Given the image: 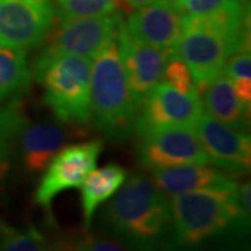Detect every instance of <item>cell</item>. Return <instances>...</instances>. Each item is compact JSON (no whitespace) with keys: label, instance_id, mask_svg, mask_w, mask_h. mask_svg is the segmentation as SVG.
Returning <instances> with one entry per match:
<instances>
[{"label":"cell","instance_id":"1","mask_svg":"<svg viewBox=\"0 0 251 251\" xmlns=\"http://www.w3.org/2000/svg\"><path fill=\"white\" fill-rule=\"evenodd\" d=\"M237 52H250L247 0L204 16H183L173 53L187 66L197 92L221 75L227 59Z\"/></svg>","mask_w":251,"mask_h":251},{"label":"cell","instance_id":"2","mask_svg":"<svg viewBox=\"0 0 251 251\" xmlns=\"http://www.w3.org/2000/svg\"><path fill=\"white\" fill-rule=\"evenodd\" d=\"M99 222L131 251H158L171 230V201L152 179L135 173L102 208Z\"/></svg>","mask_w":251,"mask_h":251},{"label":"cell","instance_id":"3","mask_svg":"<svg viewBox=\"0 0 251 251\" xmlns=\"http://www.w3.org/2000/svg\"><path fill=\"white\" fill-rule=\"evenodd\" d=\"M239 204V186L230 180L215 187L173 196L171 200V246L191 250L211 242L229 229H246Z\"/></svg>","mask_w":251,"mask_h":251},{"label":"cell","instance_id":"4","mask_svg":"<svg viewBox=\"0 0 251 251\" xmlns=\"http://www.w3.org/2000/svg\"><path fill=\"white\" fill-rule=\"evenodd\" d=\"M90 105L92 123L110 138H125L134 131L138 108L127 82L116 38L92 59Z\"/></svg>","mask_w":251,"mask_h":251},{"label":"cell","instance_id":"5","mask_svg":"<svg viewBox=\"0 0 251 251\" xmlns=\"http://www.w3.org/2000/svg\"><path fill=\"white\" fill-rule=\"evenodd\" d=\"M92 59L56 54L48 50L36 57L34 75L44 88V102L63 123L91 122L90 80Z\"/></svg>","mask_w":251,"mask_h":251},{"label":"cell","instance_id":"6","mask_svg":"<svg viewBox=\"0 0 251 251\" xmlns=\"http://www.w3.org/2000/svg\"><path fill=\"white\" fill-rule=\"evenodd\" d=\"M54 17L50 0H0V45L34 49L46 39Z\"/></svg>","mask_w":251,"mask_h":251},{"label":"cell","instance_id":"7","mask_svg":"<svg viewBox=\"0 0 251 251\" xmlns=\"http://www.w3.org/2000/svg\"><path fill=\"white\" fill-rule=\"evenodd\" d=\"M120 13L98 17L66 18L50 28L46 36L45 50L56 54L81 56L94 59L116 38Z\"/></svg>","mask_w":251,"mask_h":251},{"label":"cell","instance_id":"8","mask_svg":"<svg viewBox=\"0 0 251 251\" xmlns=\"http://www.w3.org/2000/svg\"><path fill=\"white\" fill-rule=\"evenodd\" d=\"M100 152L102 143L99 140L62 148L46 166L35 191L36 204L50 214L54 197L69 188L80 187L85 176L95 169Z\"/></svg>","mask_w":251,"mask_h":251},{"label":"cell","instance_id":"9","mask_svg":"<svg viewBox=\"0 0 251 251\" xmlns=\"http://www.w3.org/2000/svg\"><path fill=\"white\" fill-rule=\"evenodd\" d=\"M138 137V161L150 171L180 165L209 163L193 127H163Z\"/></svg>","mask_w":251,"mask_h":251},{"label":"cell","instance_id":"10","mask_svg":"<svg viewBox=\"0 0 251 251\" xmlns=\"http://www.w3.org/2000/svg\"><path fill=\"white\" fill-rule=\"evenodd\" d=\"M202 113L198 92L181 94L161 81L138 109L134 131L140 135L163 127H194Z\"/></svg>","mask_w":251,"mask_h":251},{"label":"cell","instance_id":"11","mask_svg":"<svg viewBox=\"0 0 251 251\" xmlns=\"http://www.w3.org/2000/svg\"><path fill=\"white\" fill-rule=\"evenodd\" d=\"M116 39L128 87L137 108L140 109L147 95L161 82L165 64L173 52L156 49L135 39L127 31L123 21L119 24Z\"/></svg>","mask_w":251,"mask_h":251},{"label":"cell","instance_id":"12","mask_svg":"<svg viewBox=\"0 0 251 251\" xmlns=\"http://www.w3.org/2000/svg\"><path fill=\"white\" fill-rule=\"evenodd\" d=\"M209 163L218 169L243 175L251 163V140L246 131L236 130L214 117L202 113L193 127Z\"/></svg>","mask_w":251,"mask_h":251},{"label":"cell","instance_id":"13","mask_svg":"<svg viewBox=\"0 0 251 251\" xmlns=\"http://www.w3.org/2000/svg\"><path fill=\"white\" fill-rule=\"evenodd\" d=\"M125 24L135 39L156 49L173 52L181 32L183 14L173 0H156L135 9Z\"/></svg>","mask_w":251,"mask_h":251},{"label":"cell","instance_id":"14","mask_svg":"<svg viewBox=\"0 0 251 251\" xmlns=\"http://www.w3.org/2000/svg\"><path fill=\"white\" fill-rule=\"evenodd\" d=\"M82 125L59 126L52 123L27 125L20 131L21 137V159L28 172H42L53 156L73 138L87 134L81 130Z\"/></svg>","mask_w":251,"mask_h":251},{"label":"cell","instance_id":"15","mask_svg":"<svg viewBox=\"0 0 251 251\" xmlns=\"http://www.w3.org/2000/svg\"><path fill=\"white\" fill-rule=\"evenodd\" d=\"M202 110L236 130L246 131L250 123V108L240 102L233 84L224 73L198 91Z\"/></svg>","mask_w":251,"mask_h":251},{"label":"cell","instance_id":"16","mask_svg":"<svg viewBox=\"0 0 251 251\" xmlns=\"http://www.w3.org/2000/svg\"><path fill=\"white\" fill-rule=\"evenodd\" d=\"M151 179L162 193L171 197L194 190L221 186L232 180L221 169L209 166V163L152 169Z\"/></svg>","mask_w":251,"mask_h":251},{"label":"cell","instance_id":"17","mask_svg":"<svg viewBox=\"0 0 251 251\" xmlns=\"http://www.w3.org/2000/svg\"><path fill=\"white\" fill-rule=\"evenodd\" d=\"M126 181V171L116 163L91 171L81 183V204L84 226L88 230L95 211L108 201Z\"/></svg>","mask_w":251,"mask_h":251},{"label":"cell","instance_id":"18","mask_svg":"<svg viewBox=\"0 0 251 251\" xmlns=\"http://www.w3.org/2000/svg\"><path fill=\"white\" fill-rule=\"evenodd\" d=\"M32 72L25 52L0 45V102L16 98L28 90Z\"/></svg>","mask_w":251,"mask_h":251},{"label":"cell","instance_id":"19","mask_svg":"<svg viewBox=\"0 0 251 251\" xmlns=\"http://www.w3.org/2000/svg\"><path fill=\"white\" fill-rule=\"evenodd\" d=\"M54 14L60 20L66 18L98 17L115 14L122 0H50Z\"/></svg>","mask_w":251,"mask_h":251},{"label":"cell","instance_id":"20","mask_svg":"<svg viewBox=\"0 0 251 251\" xmlns=\"http://www.w3.org/2000/svg\"><path fill=\"white\" fill-rule=\"evenodd\" d=\"M0 251H56L36 227L18 230L9 226L0 227Z\"/></svg>","mask_w":251,"mask_h":251},{"label":"cell","instance_id":"21","mask_svg":"<svg viewBox=\"0 0 251 251\" xmlns=\"http://www.w3.org/2000/svg\"><path fill=\"white\" fill-rule=\"evenodd\" d=\"M224 74L233 84L234 92L240 102L250 108L251 105V56L250 52L233 53L225 64Z\"/></svg>","mask_w":251,"mask_h":251},{"label":"cell","instance_id":"22","mask_svg":"<svg viewBox=\"0 0 251 251\" xmlns=\"http://www.w3.org/2000/svg\"><path fill=\"white\" fill-rule=\"evenodd\" d=\"M27 119L17 103L0 106V165L6 156L10 143L18 137Z\"/></svg>","mask_w":251,"mask_h":251},{"label":"cell","instance_id":"23","mask_svg":"<svg viewBox=\"0 0 251 251\" xmlns=\"http://www.w3.org/2000/svg\"><path fill=\"white\" fill-rule=\"evenodd\" d=\"M56 251H131L123 243L117 242L113 237L99 236V234H87L82 237L63 240Z\"/></svg>","mask_w":251,"mask_h":251},{"label":"cell","instance_id":"24","mask_svg":"<svg viewBox=\"0 0 251 251\" xmlns=\"http://www.w3.org/2000/svg\"><path fill=\"white\" fill-rule=\"evenodd\" d=\"M162 82H166L172 88L177 90L181 94H191L197 92L191 73L187 69L184 62L179 59L175 53H172L165 64L162 73Z\"/></svg>","mask_w":251,"mask_h":251},{"label":"cell","instance_id":"25","mask_svg":"<svg viewBox=\"0 0 251 251\" xmlns=\"http://www.w3.org/2000/svg\"><path fill=\"white\" fill-rule=\"evenodd\" d=\"M183 16H204L224 9L237 0H173ZM246 1V0H242Z\"/></svg>","mask_w":251,"mask_h":251},{"label":"cell","instance_id":"26","mask_svg":"<svg viewBox=\"0 0 251 251\" xmlns=\"http://www.w3.org/2000/svg\"><path fill=\"white\" fill-rule=\"evenodd\" d=\"M251 183H243L242 186H239V204H240V209H242L243 218L250 224V212H251Z\"/></svg>","mask_w":251,"mask_h":251},{"label":"cell","instance_id":"27","mask_svg":"<svg viewBox=\"0 0 251 251\" xmlns=\"http://www.w3.org/2000/svg\"><path fill=\"white\" fill-rule=\"evenodd\" d=\"M126 3V6L127 7H130V9H140V7H144V6H147V4H151L153 1H156V0H123Z\"/></svg>","mask_w":251,"mask_h":251}]
</instances>
